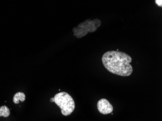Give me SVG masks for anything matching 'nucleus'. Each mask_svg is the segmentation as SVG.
I'll list each match as a JSON object with an SVG mask.
<instances>
[{
  "instance_id": "nucleus-1",
  "label": "nucleus",
  "mask_w": 162,
  "mask_h": 121,
  "mask_svg": "<svg viewBox=\"0 0 162 121\" xmlns=\"http://www.w3.org/2000/svg\"><path fill=\"white\" fill-rule=\"evenodd\" d=\"M103 65L108 71L120 76H129L133 72L131 56L122 51L111 50L103 54L102 58Z\"/></svg>"
},
{
  "instance_id": "nucleus-2",
  "label": "nucleus",
  "mask_w": 162,
  "mask_h": 121,
  "mask_svg": "<svg viewBox=\"0 0 162 121\" xmlns=\"http://www.w3.org/2000/svg\"><path fill=\"white\" fill-rule=\"evenodd\" d=\"M53 98L54 102L60 107L62 115L69 116L73 112L75 104L73 98L68 92H59L56 94Z\"/></svg>"
},
{
  "instance_id": "nucleus-3",
  "label": "nucleus",
  "mask_w": 162,
  "mask_h": 121,
  "mask_svg": "<svg viewBox=\"0 0 162 121\" xmlns=\"http://www.w3.org/2000/svg\"><path fill=\"white\" fill-rule=\"evenodd\" d=\"M101 20L95 19L91 20L87 19L83 23L79 24L77 26L73 28V35L78 38H83L88 33H93L97 30L101 25Z\"/></svg>"
},
{
  "instance_id": "nucleus-4",
  "label": "nucleus",
  "mask_w": 162,
  "mask_h": 121,
  "mask_svg": "<svg viewBox=\"0 0 162 121\" xmlns=\"http://www.w3.org/2000/svg\"><path fill=\"white\" fill-rule=\"evenodd\" d=\"M97 107L99 112L104 115L111 113L113 111V107L105 98L101 99L98 101Z\"/></svg>"
},
{
  "instance_id": "nucleus-5",
  "label": "nucleus",
  "mask_w": 162,
  "mask_h": 121,
  "mask_svg": "<svg viewBox=\"0 0 162 121\" xmlns=\"http://www.w3.org/2000/svg\"><path fill=\"white\" fill-rule=\"evenodd\" d=\"M26 96L25 94L23 92H17L15 95H14L13 97V102L16 104H18L20 102V101L21 102H23L25 101Z\"/></svg>"
},
{
  "instance_id": "nucleus-6",
  "label": "nucleus",
  "mask_w": 162,
  "mask_h": 121,
  "mask_svg": "<svg viewBox=\"0 0 162 121\" xmlns=\"http://www.w3.org/2000/svg\"><path fill=\"white\" fill-rule=\"evenodd\" d=\"M10 110L6 106L0 107V117H8L10 115Z\"/></svg>"
},
{
  "instance_id": "nucleus-7",
  "label": "nucleus",
  "mask_w": 162,
  "mask_h": 121,
  "mask_svg": "<svg viewBox=\"0 0 162 121\" xmlns=\"http://www.w3.org/2000/svg\"><path fill=\"white\" fill-rule=\"evenodd\" d=\"M155 3L157 4V5L160 7H162V0H156Z\"/></svg>"
},
{
  "instance_id": "nucleus-8",
  "label": "nucleus",
  "mask_w": 162,
  "mask_h": 121,
  "mask_svg": "<svg viewBox=\"0 0 162 121\" xmlns=\"http://www.w3.org/2000/svg\"><path fill=\"white\" fill-rule=\"evenodd\" d=\"M50 102H52V103L54 102V98H50Z\"/></svg>"
}]
</instances>
